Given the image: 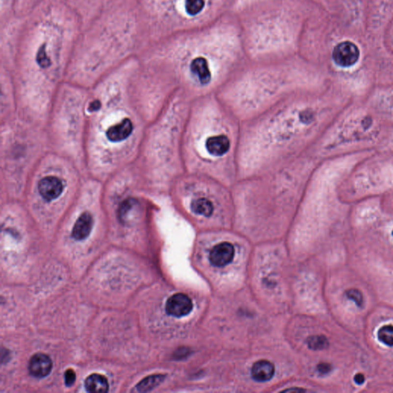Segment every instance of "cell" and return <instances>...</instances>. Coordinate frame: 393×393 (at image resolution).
Masks as SVG:
<instances>
[{"label":"cell","mask_w":393,"mask_h":393,"mask_svg":"<svg viewBox=\"0 0 393 393\" xmlns=\"http://www.w3.org/2000/svg\"><path fill=\"white\" fill-rule=\"evenodd\" d=\"M240 126L217 93L193 100L183 129L185 172L233 187L238 180Z\"/></svg>","instance_id":"6da1fadb"},{"label":"cell","mask_w":393,"mask_h":393,"mask_svg":"<svg viewBox=\"0 0 393 393\" xmlns=\"http://www.w3.org/2000/svg\"><path fill=\"white\" fill-rule=\"evenodd\" d=\"M182 202L191 215L210 219L235 209L232 187L205 175L187 173L182 180Z\"/></svg>","instance_id":"7a4b0ae2"},{"label":"cell","mask_w":393,"mask_h":393,"mask_svg":"<svg viewBox=\"0 0 393 393\" xmlns=\"http://www.w3.org/2000/svg\"><path fill=\"white\" fill-rule=\"evenodd\" d=\"M360 51L356 45L344 42L337 45L333 50V58L336 63L342 67H349L358 61Z\"/></svg>","instance_id":"3957f363"},{"label":"cell","mask_w":393,"mask_h":393,"mask_svg":"<svg viewBox=\"0 0 393 393\" xmlns=\"http://www.w3.org/2000/svg\"><path fill=\"white\" fill-rule=\"evenodd\" d=\"M191 299L183 293L171 296L166 303V312L174 317L180 318L188 315L193 310Z\"/></svg>","instance_id":"277c9868"},{"label":"cell","mask_w":393,"mask_h":393,"mask_svg":"<svg viewBox=\"0 0 393 393\" xmlns=\"http://www.w3.org/2000/svg\"><path fill=\"white\" fill-rule=\"evenodd\" d=\"M235 247L230 242H221L212 248L209 256L210 263L217 267L227 266L233 261Z\"/></svg>","instance_id":"5b68a950"},{"label":"cell","mask_w":393,"mask_h":393,"mask_svg":"<svg viewBox=\"0 0 393 393\" xmlns=\"http://www.w3.org/2000/svg\"><path fill=\"white\" fill-rule=\"evenodd\" d=\"M39 191L46 201L56 199L63 191L62 181L56 177L50 176L43 178L39 183Z\"/></svg>","instance_id":"8992f818"},{"label":"cell","mask_w":393,"mask_h":393,"mask_svg":"<svg viewBox=\"0 0 393 393\" xmlns=\"http://www.w3.org/2000/svg\"><path fill=\"white\" fill-rule=\"evenodd\" d=\"M52 362L50 356L44 353H36L32 356L28 363V370L32 376L44 378L51 372Z\"/></svg>","instance_id":"52a82bcc"},{"label":"cell","mask_w":393,"mask_h":393,"mask_svg":"<svg viewBox=\"0 0 393 393\" xmlns=\"http://www.w3.org/2000/svg\"><path fill=\"white\" fill-rule=\"evenodd\" d=\"M93 226V218L88 212L81 213L76 220L73 229V238L76 240H85L90 235Z\"/></svg>","instance_id":"ba28073f"},{"label":"cell","mask_w":393,"mask_h":393,"mask_svg":"<svg viewBox=\"0 0 393 393\" xmlns=\"http://www.w3.org/2000/svg\"><path fill=\"white\" fill-rule=\"evenodd\" d=\"M275 368L273 363L267 360H260L253 365L251 376L257 382H266L273 378Z\"/></svg>","instance_id":"9c48e42d"},{"label":"cell","mask_w":393,"mask_h":393,"mask_svg":"<svg viewBox=\"0 0 393 393\" xmlns=\"http://www.w3.org/2000/svg\"><path fill=\"white\" fill-rule=\"evenodd\" d=\"M132 122L129 118L122 121L116 126H112L107 131V137L113 142L123 141L132 132Z\"/></svg>","instance_id":"30bf717a"},{"label":"cell","mask_w":393,"mask_h":393,"mask_svg":"<svg viewBox=\"0 0 393 393\" xmlns=\"http://www.w3.org/2000/svg\"><path fill=\"white\" fill-rule=\"evenodd\" d=\"M85 387L88 393H107L109 388L108 380L99 374H92L85 381Z\"/></svg>","instance_id":"8fae6325"},{"label":"cell","mask_w":393,"mask_h":393,"mask_svg":"<svg viewBox=\"0 0 393 393\" xmlns=\"http://www.w3.org/2000/svg\"><path fill=\"white\" fill-rule=\"evenodd\" d=\"M165 376L162 375H156V376H149L146 379L141 381V383L136 386L138 392H148L156 388V386L160 385L164 381Z\"/></svg>","instance_id":"7c38bea8"},{"label":"cell","mask_w":393,"mask_h":393,"mask_svg":"<svg viewBox=\"0 0 393 393\" xmlns=\"http://www.w3.org/2000/svg\"><path fill=\"white\" fill-rule=\"evenodd\" d=\"M309 347L314 350H321L328 347V340L324 336H314L307 341Z\"/></svg>","instance_id":"4fadbf2b"},{"label":"cell","mask_w":393,"mask_h":393,"mask_svg":"<svg viewBox=\"0 0 393 393\" xmlns=\"http://www.w3.org/2000/svg\"><path fill=\"white\" fill-rule=\"evenodd\" d=\"M379 341L390 346H393V326H384L378 332Z\"/></svg>","instance_id":"5bb4252c"},{"label":"cell","mask_w":393,"mask_h":393,"mask_svg":"<svg viewBox=\"0 0 393 393\" xmlns=\"http://www.w3.org/2000/svg\"><path fill=\"white\" fill-rule=\"evenodd\" d=\"M186 12L190 16H195L201 13L205 7V0H185Z\"/></svg>","instance_id":"9a60e30c"},{"label":"cell","mask_w":393,"mask_h":393,"mask_svg":"<svg viewBox=\"0 0 393 393\" xmlns=\"http://www.w3.org/2000/svg\"><path fill=\"white\" fill-rule=\"evenodd\" d=\"M346 296L349 300H353L358 307H362L363 303V296L358 289H349L346 292Z\"/></svg>","instance_id":"2e32d148"},{"label":"cell","mask_w":393,"mask_h":393,"mask_svg":"<svg viewBox=\"0 0 393 393\" xmlns=\"http://www.w3.org/2000/svg\"><path fill=\"white\" fill-rule=\"evenodd\" d=\"M37 60L39 65L42 67L46 68L50 65V58H48L47 55H46L45 46H43L39 50V52H38Z\"/></svg>","instance_id":"e0dca14e"},{"label":"cell","mask_w":393,"mask_h":393,"mask_svg":"<svg viewBox=\"0 0 393 393\" xmlns=\"http://www.w3.org/2000/svg\"><path fill=\"white\" fill-rule=\"evenodd\" d=\"M65 384L67 386H73L76 380V374L73 369H68L65 373Z\"/></svg>","instance_id":"ac0fdd59"},{"label":"cell","mask_w":393,"mask_h":393,"mask_svg":"<svg viewBox=\"0 0 393 393\" xmlns=\"http://www.w3.org/2000/svg\"><path fill=\"white\" fill-rule=\"evenodd\" d=\"M318 371L320 372L321 374H326L328 373L330 370H331V367L329 364H326V363H321L319 365H318Z\"/></svg>","instance_id":"d6986e66"},{"label":"cell","mask_w":393,"mask_h":393,"mask_svg":"<svg viewBox=\"0 0 393 393\" xmlns=\"http://www.w3.org/2000/svg\"><path fill=\"white\" fill-rule=\"evenodd\" d=\"M355 382L356 383H358V384H362L365 380V378H364V376H363V374H357L356 376L354 377Z\"/></svg>","instance_id":"ffe728a7"},{"label":"cell","mask_w":393,"mask_h":393,"mask_svg":"<svg viewBox=\"0 0 393 393\" xmlns=\"http://www.w3.org/2000/svg\"></svg>","instance_id":"44dd1931"}]
</instances>
